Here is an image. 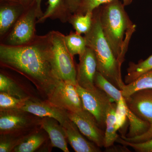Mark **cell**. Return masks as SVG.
<instances>
[{
    "label": "cell",
    "instance_id": "6da1fadb",
    "mask_svg": "<svg viewBox=\"0 0 152 152\" xmlns=\"http://www.w3.org/2000/svg\"><path fill=\"white\" fill-rule=\"evenodd\" d=\"M0 63L2 66L28 79L46 100L60 80L55 69L49 33L37 35L29 43L23 45L1 43Z\"/></svg>",
    "mask_w": 152,
    "mask_h": 152
},
{
    "label": "cell",
    "instance_id": "7a4b0ae2",
    "mask_svg": "<svg viewBox=\"0 0 152 152\" xmlns=\"http://www.w3.org/2000/svg\"><path fill=\"white\" fill-rule=\"evenodd\" d=\"M119 0L100 6V21L106 39L121 64L124 61L128 45L136 27Z\"/></svg>",
    "mask_w": 152,
    "mask_h": 152
},
{
    "label": "cell",
    "instance_id": "3957f363",
    "mask_svg": "<svg viewBox=\"0 0 152 152\" xmlns=\"http://www.w3.org/2000/svg\"><path fill=\"white\" fill-rule=\"evenodd\" d=\"M87 47L94 52L97 62L98 72L120 90L126 84L122 78V64L115 57L104 35L100 21V7L93 11L92 25L85 34Z\"/></svg>",
    "mask_w": 152,
    "mask_h": 152
},
{
    "label": "cell",
    "instance_id": "277c9868",
    "mask_svg": "<svg viewBox=\"0 0 152 152\" xmlns=\"http://www.w3.org/2000/svg\"><path fill=\"white\" fill-rule=\"evenodd\" d=\"M55 69L59 78L77 85V69L74 57L68 50L65 35L58 31L49 32Z\"/></svg>",
    "mask_w": 152,
    "mask_h": 152
},
{
    "label": "cell",
    "instance_id": "5b68a950",
    "mask_svg": "<svg viewBox=\"0 0 152 152\" xmlns=\"http://www.w3.org/2000/svg\"><path fill=\"white\" fill-rule=\"evenodd\" d=\"M38 20L35 4L32 2L26 8L1 43L12 46L23 45L35 39L36 26Z\"/></svg>",
    "mask_w": 152,
    "mask_h": 152
},
{
    "label": "cell",
    "instance_id": "8992f818",
    "mask_svg": "<svg viewBox=\"0 0 152 152\" xmlns=\"http://www.w3.org/2000/svg\"><path fill=\"white\" fill-rule=\"evenodd\" d=\"M125 99L130 110L141 119L148 123L150 127L141 135L132 138L122 135L121 138L126 141L135 143L152 138V89L140 90Z\"/></svg>",
    "mask_w": 152,
    "mask_h": 152
},
{
    "label": "cell",
    "instance_id": "52a82bcc",
    "mask_svg": "<svg viewBox=\"0 0 152 152\" xmlns=\"http://www.w3.org/2000/svg\"><path fill=\"white\" fill-rule=\"evenodd\" d=\"M42 118L22 109L0 111V134L34 130Z\"/></svg>",
    "mask_w": 152,
    "mask_h": 152
},
{
    "label": "cell",
    "instance_id": "ba28073f",
    "mask_svg": "<svg viewBox=\"0 0 152 152\" xmlns=\"http://www.w3.org/2000/svg\"><path fill=\"white\" fill-rule=\"evenodd\" d=\"M81 99L84 109L91 113L96 120L100 127L105 128L106 114L110 104L114 101L103 90L96 87L92 90L86 89L76 85Z\"/></svg>",
    "mask_w": 152,
    "mask_h": 152
},
{
    "label": "cell",
    "instance_id": "9c48e42d",
    "mask_svg": "<svg viewBox=\"0 0 152 152\" xmlns=\"http://www.w3.org/2000/svg\"><path fill=\"white\" fill-rule=\"evenodd\" d=\"M76 86L60 79L46 100L66 111L77 112L82 110L84 109Z\"/></svg>",
    "mask_w": 152,
    "mask_h": 152
},
{
    "label": "cell",
    "instance_id": "30bf717a",
    "mask_svg": "<svg viewBox=\"0 0 152 152\" xmlns=\"http://www.w3.org/2000/svg\"><path fill=\"white\" fill-rule=\"evenodd\" d=\"M67 113L69 118L75 124L83 135L98 147H104V132L91 113L85 109L77 112L67 111Z\"/></svg>",
    "mask_w": 152,
    "mask_h": 152
},
{
    "label": "cell",
    "instance_id": "8fae6325",
    "mask_svg": "<svg viewBox=\"0 0 152 152\" xmlns=\"http://www.w3.org/2000/svg\"><path fill=\"white\" fill-rule=\"evenodd\" d=\"M97 72V62L94 52L87 47L84 53L79 56L76 75L77 84L86 89L95 88L94 80Z\"/></svg>",
    "mask_w": 152,
    "mask_h": 152
},
{
    "label": "cell",
    "instance_id": "7c38bea8",
    "mask_svg": "<svg viewBox=\"0 0 152 152\" xmlns=\"http://www.w3.org/2000/svg\"><path fill=\"white\" fill-rule=\"evenodd\" d=\"M21 109L41 118H53L62 125L69 119L66 111L55 106L47 100L41 101L31 98L26 101Z\"/></svg>",
    "mask_w": 152,
    "mask_h": 152
},
{
    "label": "cell",
    "instance_id": "4fadbf2b",
    "mask_svg": "<svg viewBox=\"0 0 152 152\" xmlns=\"http://www.w3.org/2000/svg\"><path fill=\"white\" fill-rule=\"evenodd\" d=\"M52 148L48 135L41 126L28 134L12 152H49Z\"/></svg>",
    "mask_w": 152,
    "mask_h": 152
},
{
    "label": "cell",
    "instance_id": "5bb4252c",
    "mask_svg": "<svg viewBox=\"0 0 152 152\" xmlns=\"http://www.w3.org/2000/svg\"><path fill=\"white\" fill-rule=\"evenodd\" d=\"M0 2V37L2 39L10 31L26 8L21 3Z\"/></svg>",
    "mask_w": 152,
    "mask_h": 152
},
{
    "label": "cell",
    "instance_id": "9a60e30c",
    "mask_svg": "<svg viewBox=\"0 0 152 152\" xmlns=\"http://www.w3.org/2000/svg\"><path fill=\"white\" fill-rule=\"evenodd\" d=\"M68 142L76 152H99V147L87 140L75 124L68 119L62 125Z\"/></svg>",
    "mask_w": 152,
    "mask_h": 152
},
{
    "label": "cell",
    "instance_id": "2e32d148",
    "mask_svg": "<svg viewBox=\"0 0 152 152\" xmlns=\"http://www.w3.org/2000/svg\"><path fill=\"white\" fill-rule=\"evenodd\" d=\"M41 126L48 135L52 148L55 147L64 152H69L67 139L62 125L55 119L42 118Z\"/></svg>",
    "mask_w": 152,
    "mask_h": 152
},
{
    "label": "cell",
    "instance_id": "e0dca14e",
    "mask_svg": "<svg viewBox=\"0 0 152 152\" xmlns=\"http://www.w3.org/2000/svg\"><path fill=\"white\" fill-rule=\"evenodd\" d=\"M48 7L37 23H42L48 19L60 20L63 23L69 22L72 14L68 10L65 0H48Z\"/></svg>",
    "mask_w": 152,
    "mask_h": 152
},
{
    "label": "cell",
    "instance_id": "ac0fdd59",
    "mask_svg": "<svg viewBox=\"0 0 152 152\" xmlns=\"http://www.w3.org/2000/svg\"><path fill=\"white\" fill-rule=\"evenodd\" d=\"M116 106L115 102H112L109 106L106 114L104 144V147L105 148H110L113 146L119 137L115 129Z\"/></svg>",
    "mask_w": 152,
    "mask_h": 152
},
{
    "label": "cell",
    "instance_id": "d6986e66",
    "mask_svg": "<svg viewBox=\"0 0 152 152\" xmlns=\"http://www.w3.org/2000/svg\"><path fill=\"white\" fill-rule=\"evenodd\" d=\"M151 70L152 55L146 59L140 61L137 64L130 62L127 69V75L125 76V83H131L144 74Z\"/></svg>",
    "mask_w": 152,
    "mask_h": 152
},
{
    "label": "cell",
    "instance_id": "ffe728a7",
    "mask_svg": "<svg viewBox=\"0 0 152 152\" xmlns=\"http://www.w3.org/2000/svg\"><path fill=\"white\" fill-rule=\"evenodd\" d=\"M0 92L5 93L19 99L32 98L18 83L1 72L0 74Z\"/></svg>",
    "mask_w": 152,
    "mask_h": 152
},
{
    "label": "cell",
    "instance_id": "44dd1931",
    "mask_svg": "<svg viewBox=\"0 0 152 152\" xmlns=\"http://www.w3.org/2000/svg\"><path fill=\"white\" fill-rule=\"evenodd\" d=\"M152 89V70L144 74L131 83L125 84L121 90L125 98L140 90Z\"/></svg>",
    "mask_w": 152,
    "mask_h": 152
},
{
    "label": "cell",
    "instance_id": "7402d4cb",
    "mask_svg": "<svg viewBox=\"0 0 152 152\" xmlns=\"http://www.w3.org/2000/svg\"><path fill=\"white\" fill-rule=\"evenodd\" d=\"M34 130L0 134V152H12L14 148Z\"/></svg>",
    "mask_w": 152,
    "mask_h": 152
},
{
    "label": "cell",
    "instance_id": "603a6c76",
    "mask_svg": "<svg viewBox=\"0 0 152 152\" xmlns=\"http://www.w3.org/2000/svg\"><path fill=\"white\" fill-rule=\"evenodd\" d=\"M93 18V12H88L85 14L74 13L68 22L72 25L76 32L86 34L91 28Z\"/></svg>",
    "mask_w": 152,
    "mask_h": 152
},
{
    "label": "cell",
    "instance_id": "cb8c5ba5",
    "mask_svg": "<svg viewBox=\"0 0 152 152\" xmlns=\"http://www.w3.org/2000/svg\"><path fill=\"white\" fill-rule=\"evenodd\" d=\"M64 39L68 50L73 57L77 55L81 56L86 49L85 37L76 32L71 31L67 35H65Z\"/></svg>",
    "mask_w": 152,
    "mask_h": 152
},
{
    "label": "cell",
    "instance_id": "d4e9b609",
    "mask_svg": "<svg viewBox=\"0 0 152 152\" xmlns=\"http://www.w3.org/2000/svg\"><path fill=\"white\" fill-rule=\"evenodd\" d=\"M28 99H19L5 93L0 92V111L21 109Z\"/></svg>",
    "mask_w": 152,
    "mask_h": 152
},
{
    "label": "cell",
    "instance_id": "484cf974",
    "mask_svg": "<svg viewBox=\"0 0 152 152\" xmlns=\"http://www.w3.org/2000/svg\"><path fill=\"white\" fill-rule=\"evenodd\" d=\"M114 0H80V7L75 13L85 14L88 12H93L95 9ZM125 6L131 4L133 0H122Z\"/></svg>",
    "mask_w": 152,
    "mask_h": 152
},
{
    "label": "cell",
    "instance_id": "4316f807",
    "mask_svg": "<svg viewBox=\"0 0 152 152\" xmlns=\"http://www.w3.org/2000/svg\"><path fill=\"white\" fill-rule=\"evenodd\" d=\"M116 142L124 145L130 147L137 152H152V138L146 141L135 143L126 141L119 137Z\"/></svg>",
    "mask_w": 152,
    "mask_h": 152
},
{
    "label": "cell",
    "instance_id": "83f0119b",
    "mask_svg": "<svg viewBox=\"0 0 152 152\" xmlns=\"http://www.w3.org/2000/svg\"><path fill=\"white\" fill-rule=\"evenodd\" d=\"M67 7L71 12L74 14L77 12L80 7V0H65Z\"/></svg>",
    "mask_w": 152,
    "mask_h": 152
},
{
    "label": "cell",
    "instance_id": "f1b7e54d",
    "mask_svg": "<svg viewBox=\"0 0 152 152\" xmlns=\"http://www.w3.org/2000/svg\"><path fill=\"white\" fill-rule=\"evenodd\" d=\"M42 0H33L32 2H34L35 4L36 9H37V16L38 19H39L42 16L43 13L41 9V3Z\"/></svg>",
    "mask_w": 152,
    "mask_h": 152
},
{
    "label": "cell",
    "instance_id": "f546056e",
    "mask_svg": "<svg viewBox=\"0 0 152 152\" xmlns=\"http://www.w3.org/2000/svg\"><path fill=\"white\" fill-rule=\"evenodd\" d=\"M33 0H21V3L25 8L27 7L31 4Z\"/></svg>",
    "mask_w": 152,
    "mask_h": 152
},
{
    "label": "cell",
    "instance_id": "4dcf8cb0",
    "mask_svg": "<svg viewBox=\"0 0 152 152\" xmlns=\"http://www.w3.org/2000/svg\"><path fill=\"white\" fill-rule=\"evenodd\" d=\"M0 1L11 2L21 3V0H0Z\"/></svg>",
    "mask_w": 152,
    "mask_h": 152
}]
</instances>
